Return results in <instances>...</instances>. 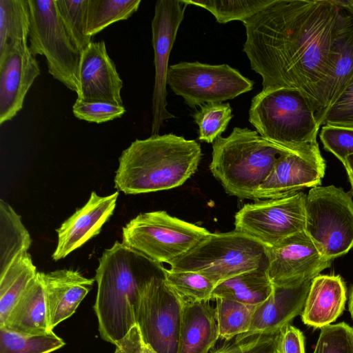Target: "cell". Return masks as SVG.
<instances>
[{"label": "cell", "mask_w": 353, "mask_h": 353, "mask_svg": "<svg viewBox=\"0 0 353 353\" xmlns=\"http://www.w3.org/2000/svg\"><path fill=\"white\" fill-rule=\"evenodd\" d=\"M350 16L334 0H274L243 21V51L263 89L299 90L315 111L319 86L334 66Z\"/></svg>", "instance_id": "6da1fadb"}, {"label": "cell", "mask_w": 353, "mask_h": 353, "mask_svg": "<svg viewBox=\"0 0 353 353\" xmlns=\"http://www.w3.org/2000/svg\"><path fill=\"white\" fill-rule=\"evenodd\" d=\"M162 268L122 242L104 250L96 270L94 305L104 341L116 345L136 325L141 289L152 276L162 273Z\"/></svg>", "instance_id": "7a4b0ae2"}, {"label": "cell", "mask_w": 353, "mask_h": 353, "mask_svg": "<svg viewBox=\"0 0 353 353\" xmlns=\"http://www.w3.org/2000/svg\"><path fill=\"white\" fill-rule=\"evenodd\" d=\"M201 156L196 141L174 134L136 139L119 159L115 188L138 194L181 186L196 172Z\"/></svg>", "instance_id": "3957f363"}, {"label": "cell", "mask_w": 353, "mask_h": 353, "mask_svg": "<svg viewBox=\"0 0 353 353\" xmlns=\"http://www.w3.org/2000/svg\"><path fill=\"white\" fill-rule=\"evenodd\" d=\"M248 119L262 138L277 146L296 152L319 150L314 108L299 90L262 89L252 100Z\"/></svg>", "instance_id": "277c9868"}, {"label": "cell", "mask_w": 353, "mask_h": 353, "mask_svg": "<svg viewBox=\"0 0 353 353\" xmlns=\"http://www.w3.org/2000/svg\"><path fill=\"white\" fill-rule=\"evenodd\" d=\"M288 152L292 151L266 141L256 130L236 127L213 142L209 168L226 193L254 200L279 156Z\"/></svg>", "instance_id": "5b68a950"}, {"label": "cell", "mask_w": 353, "mask_h": 353, "mask_svg": "<svg viewBox=\"0 0 353 353\" xmlns=\"http://www.w3.org/2000/svg\"><path fill=\"white\" fill-rule=\"evenodd\" d=\"M269 248L241 232L210 233L188 253L173 261L170 270L194 272L216 285L244 272L269 265Z\"/></svg>", "instance_id": "8992f818"}, {"label": "cell", "mask_w": 353, "mask_h": 353, "mask_svg": "<svg viewBox=\"0 0 353 353\" xmlns=\"http://www.w3.org/2000/svg\"><path fill=\"white\" fill-rule=\"evenodd\" d=\"M210 232L165 211L140 213L123 228L122 243L150 260L170 265Z\"/></svg>", "instance_id": "52a82bcc"}, {"label": "cell", "mask_w": 353, "mask_h": 353, "mask_svg": "<svg viewBox=\"0 0 353 353\" xmlns=\"http://www.w3.org/2000/svg\"><path fill=\"white\" fill-rule=\"evenodd\" d=\"M304 231L327 260L353 248V200L333 185L316 186L306 195Z\"/></svg>", "instance_id": "ba28073f"}, {"label": "cell", "mask_w": 353, "mask_h": 353, "mask_svg": "<svg viewBox=\"0 0 353 353\" xmlns=\"http://www.w3.org/2000/svg\"><path fill=\"white\" fill-rule=\"evenodd\" d=\"M31 53L43 55L48 72L70 90L80 94L81 52L69 37L57 12L55 0H28Z\"/></svg>", "instance_id": "9c48e42d"}, {"label": "cell", "mask_w": 353, "mask_h": 353, "mask_svg": "<svg viewBox=\"0 0 353 353\" xmlns=\"http://www.w3.org/2000/svg\"><path fill=\"white\" fill-rule=\"evenodd\" d=\"M167 84L191 108L223 103L252 90L254 81L227 64L181 61L169 66Z\"/></svg>", "instance_id": "30bf717a"}, {"label": "cell", "mask_w": 353, "mask_h": 353, "mask_svg": "<svg viewBox=\"0 0 353 353\" xmlns=\"http://www.w3.org/2000/svg\"><path fill=\"white\" fill-rule=\"evenodd\" d=\"M183 300L166 283L163 272L142 286L135 310L144 343L157 353H176Z\"/></svg>", "instance_id": "8fae6325"}, {"label": "cell", "mask_w": 353, "mask_h": 353, "mask_svg": "<svg viewBox=\"0 0 353 353\" xmlns=\"http://www.w3.org/2000/svg\"><path fill=\"white\" fill-rule=\"evenodd\" d=\"M306 194L299 191L286 196L259 200L244 205L235 214V230L268 248L304 231Z\"/></svg>", "instance_id": "7c38bea8"}, {"label": "cell", "mask_w": 353, "mask_h": 353, "mask_svg": "<svg viewBox=\"0 0 353 353\" xmlns=\"http://www.w3.org/2000/svg\"><path fill=\"white\" fill-rule=\"evenodd\" d=\"M188 6L183 0H159L155 3L151 23L155 68L152 135L159 134L164 121L175 117L167 109L168 60Z\"/></svg>", "instance_id": "4fadbf2b"}, {"label": "cell", "mask_w": 353, "mask_h": 353, "mask_svg": "<svg viewBox=\"0 0 353 353\" xmlns=\"http://www.w3.org/2000/svg\"><path fill=\"white\" fill-rule=\"evenodd\" d=\"M267 274L273 285L290 287L312 280L332 261L324 258L305 231L269 248Z\"/></svg>", "instance_id": "5bb4252c"}, {"label": "cell", "mask_w": 353, "mask_h": 353, "mask_svg": "<svg viewBox=\"0 0 353 353\" xmlns=\"http://www.w3.org/2000/svg\"><path fill=\"white\" fill-rule=\"evenodd\" d=\"M325 162L320 150L288 152L277 158L266 179L257 188L254 200L278 199L321 183Z\"/></svg>", "instance_id": "9a60e30c"}, {"label": "cell", "mask_w": 353, "mask_h": 353, "mask_svg": "<svg viewBox=\"0 0 353 353\" xmlns=\"http://www.w3.org/2000/svg\"><path fill=\"white\" fill-rule=\"evenodd\" d=\"M40 68L27 42L16 45L0 60V124L23 108L24 99Z\"/></svg>", "instance_id": "2e32d148"}, {"label": "cell", "mask_w": 353, "mask_h": 353, "mask_svg": "<svg viewBox=\"0 0 353 353\" xmlns=\"http://www.w3.org/2000/svg\"><path fill=\"white\" fill-rule=\"evenodd\" d=\"M118 196L119 191L108 196H99L92 191L87 203L57 229L58 241L52 259L57 261L65 258L99 234L112 215Z\"/></svg>", "instance_id": "e0dca14e"}, {"label": "cell", "mask_w": 353, "mask_h": 353, "mask_svg": "<svg viewBox=\"0 0 353 353\" xmlns=\"http://www.w3.org/2000/svg\"><path fill=\"white\" fill-rule=\"evenodd\" d=\"M79 78L81 90L77 99L123 105V81L103 41L92 42L81 52Z\"/></svg>", "instance_id": "ac0fdd59"}, {"label": "cell", "mask_w": 353, "mask_h": 353, "mask_svg": "<svg viewBox=\"0 0 353 353\" xmlns=\"http://www.w3.org/2000/svg\"><path fill=\"white\" fill-rule=\"evenodd\" d=\"M312 281L290 287L274 285L270 296L256 306L249 330L236 339L278 333L290 324L303 310Z\"/></svg>", "instance_id": "d6986e66"}, {"label": "cell", "mask_w": 353, "mask_h": 353, "mask_svg": "<svg viewBox=\"0 0 353 353\" xmlns=\"http://www.w3.org/2000/svg\"><path fill=\"white\" fill-rule=\"evenodd\" d=\"M43 283L52 330L70 317L92 289L95 281L70 269L39 272Z\"/></svg>", "instance_id": "ffe728a7"}, {"label": "cell", "mask_w": 353, "mask_h": 353, "mask_svg": "<svg viewBox=\"0 0 353 353\" xmlns=\"http://www.w3.org/2000/svg\"><path fill=\"white\" fill-rule=\"evenodd\" d=\"M219 339L215 307L210 301H184L176 353H210Z\"/></svg>", "instance_id": "44dd1931"}, {"label": "cell", "mask_w": 353, "mask_h": 353, "mask_svg": "<svg viewBox=\"0 0 353 353\" xmlns=\"http://www.w3.org/2000/svg\"><path fill=\"white\" fill-rule=\"evenodd\" d=\"M346 300L347 290L341 276L319 274L311 282L301 320L314 328L329 325L343 314Z\"/></svg>", "instance_id": "7402d4cb"}, {"label": "cell", "mask_w": 353, "mask_h": 353, "mask_svg": "<svg viewBox=\"0 0 353 353\" xmlns=\"http://www.w3.org/2000/svg\"><path fill=\"white\" fill-rule=\"evenodd\" d=\"M337 55L330 72L316 92L315 118L321 126L327 110L353 84V16H350L336 41Z\"/></svg>", "instance_id": "603a6c76"}, {"label": "cell", "mask_w": 353, "mask_h": 353, "mask_svg": "<svg viewBox=\"0 0 353 353\" xmlns=\"http://www.w3.org/2000/svg\"><path fill=\"white\" fill-rule=\"evenodd\" d=\"M0 327L29 335L53 332L50 325L45 290L39 272Z\"/></svg>", "instance_id": "cb8c5ba5"}, {"label": "cell", "mask_w": 353, "mask_h": 353, "mask_svg": "<svg viewBox=\"0 0 353 353\" xmlns=\"http://www.w3.org/2000/svg\"><path fill=\"white\" fill-rule=\"evenodd\" d=\"M274 285L266 270L242 272L218 283L212 298H225L251 305H259L272 294Z\"/></svg>", "instance_id": "d4e9b609"}, {"label": "cell", "mask_w": 353, "mask_h": 353, "mask_svg": "<svg viewBox=\"0 0 353 353\" xmlns=\"http://www.w3.org/2000/svg\"><path fill=\"white\" fill-rule=\"evenodd\" d=\"M37 273L31 255L26 252L18 255L0 274V325L5 323L9 313Z\"/></svg>", "instance_id": "484cf974"}, {"label": "cell", "mask_w": 353, "mask_h": 353, "mask_svg": "<svg viewBox=\"0 0 353 353\" xmlns=\"http://www.w3.org/2000/svg\"><path fill=\"white\" fill-rule=\"evenodd\" d=\"M32 239L21 216L3 199L0 200V274L20 254L28 252Z\"/></svg>", "instance_id": "4316f807"}, {"label": "cell", "mask_w": 353, "mask_h": 353, "mask_svg": "<svg viewBox=\"0 0 353 353\" xmlns=\"http://www.w3.org/2000/svg\"><path fill=\"white\" fill-rule=\"evenodd\" d=\"M30 25L28 0H0V60L16 45L27 42Z\"/></svg>", "instance_id": "83f0119b"}, {"label": "cell", "mask_w": 353, "mask_h": 353, "mask_svg": "<svg viewBox=\"0 0 353 353\" xmlns=\"http://www.w3.org/2000/svg\"><path fill=\"white\" fill-rule=\"evenodd\" d=\"M214 300L219 339L230 341L249 330L256 305L221 297Z\"/></svg>", "instance_id": "f1b7e54d"}, {"label": "cell", "mask_w": 353, "mask_h": 353, "mask_svg": "<svg viewBox=\"0 0 353 353\" xmlns=\"http://www.w3.org/2000/svg\"><path fill=\"white\" fill-rule=\"evenodd\" d=\"M141 0H89L87 34L92 37L108 26L130 18Z\"/></svg>", "instance_id": "f546056e"}, {"label": "cell", "mask_w": 353, "mask_h": 353, "mask_svg": "<svg viewBox=\"0 0 353 353\" xmlns=\"http://www.w3.org/2000/svg\"><path fill=\"white\" fill-rule=\"evenodd\" d=\"M183 1L188 6L207 10L218 23L225 24L232 21L243 22L264 10L274 0Z\"/></svg>", "instance_id": "4dcf8cb0"}, {"label": "cell", "mask_w": 353, "mask_h": 353, "mask_svg": "<svg viewBox=\"0 0 353 353\" xmlns=\"http://www.w3.org/2000/svg\"><path fill=\"white\" fill-rule=\"evenodd\" d=\"M164 280L183 301H202L212 299L216 284L201 274L188 271H174L162 268Z\"/></svg>", "instance_id": "1f68e13d"}, {"label": "cell", "mask_w": 353, "mask_h": 353, "mask_svg": "<svg viewBox=\"0 0 353 353\" xmlns=\"http://www.w3.org/2000/svg\"><path fill=\"white\" fill-rule=\"evenodd\" d=\"M65 344L54 332L29 335L0 327V353H50Z\"/></svg>", "instance_id": "d6a6232c"}, {"label": "cell", "mask_w": 353, "mask_h": 353, "mask_svg": "<svg viewBox=\"0 0 353 353\" xmlns=\"http://www.w3.org/2000/svg\"><path fill=\"white\" fill-rule=\"evenodd\" d=\"M58 14L69 37L82 52L91 43L87 34L89 0H55Z\"/></svg>", "instance_id": "836d02e7"}, {"label": "cell", "mask_w": 353, "mask_h": 353, "mask_svg": "<svg viewBox=\"0 0 353 353\" xmlns=\"http://www.w3.org/2000/svg\"><path fill=\"white\" fill-rule=\"evenodd\" d=\"M192 117L199 126V139L213 143L225 132L233 115L228 103H214L201 105Z\"/></svg>", "instance_id": "e575fe53"}, {"label": "cell", "mask_w": 353, "mask_h": 353, "mask_svg": "<svg viewBox=\"0 0 353 353\" xmlns=\"http://www.w3.org/2000/svg\"><path fill=\"white\" fill-rule=\"evenodd\" d=\"M313 353H353V327L341 322L321 328Z\"/></svg>", "instance_id": "d590c367"}, {"label": "cell", "mask_w": 353, "mask_h": 353, "mask_svg": "<svg viewBox=\"0 0 353 353\" xmlns=\"http://www.w3.org/2000/svg\"><path fill=\"white\" fill-rule=\"evenodd\" d=\"M279 333L258 334L233 339L210 353H276Z\"/></svg>", "instance_id": "8d00e7d4"}, {"label": "cell", "mask_w": 353, "mask_h": 353, "mask_svg": "<svg viewBox=\"0 0 353 353\" xmlns=\"http://www.w3.org/2000/svg\"><path fill=\"white\" fill-rule=\"evenodd\" d=\"M72 112L74 117L81 120L101 123L121 118L125 109L123 105L101 101H85L77 98Z\"/></svg>", "instance_id": "74e56055"}, {"label": "cell", "mask_w": 353, "mask_h": 353, "mask_svg": "<svg viewBox=\"0 0 353 353\" xmlns=\"http://www.w3.org/2000/svg\"><path fill=\"white\" fill-rule=\"evenodd\" d=\"M320 138L325 150L332 153L343 165L353 154V128L323 125Z\"/></svg>", "instance_id": "f35d334b"}, {"label": "cell", "mask_w": 353, "mask_h": 353, "mask_svg": "<svg viewBox=\"0 0 353 353\" xmlns=\"http://www.w3.org/2000/svg\"><path fill=\"white\" fill-rule=\"evenodd\" d=\"M322 125L353 128V84L327 110Z\"/></svg>", "instance_id": "ab89813d"}, {"label": "cell", "mask_w": 353, "mask_h": 353, "mask_svg": "<svg viewBox=\"0 0 353 353\" xmlns=\"http://www.w3.org/2000/svg\"><path fill=\"white\" fill-rule=\"evenodd\" d=\"M276 353H305L302 332L291 324L283 327L278 335Z\"/></svg>", "instance_id": "60d3db41"}, {"label": "cell", "mask_w": 353, "mask_h": 353, "mask_svg": "<svg viewBox=\"0 0 353 353\" xmlns=\"http://www.w3.org/2000/svg\"><path fill=\"white\" fill-rule=\"evenodd\" d=\"M115 345L114 353H157L144 343L137 325Z\"/></svg>", "instance_id": "b9f144b4"}, {"label": "cell", "mask_w": 353, "mask_h": 353, "mask_svg": "<svg viewBox=\"0 0 353 353\" xmlns=\"http://www.w3.org/2000/svg\"><path fill=\"white\" fill-rule=\"evenodd\" d=\"M343 165L346 170L349 181L353 192V154H350L346 158L345 163Z\"/></svg>", "instance_id": "7bdbcfd3"}, {"label": "cell", "mask_w": 353, "mask_h": 353, "mask_svg": "<svg viewBox=\"0 0 353 353\" xmlns=\"http://www.w3.org/2000/svg\"><path fill=\"white\" fill-rule=\"evenodd\" d=\"M334 1L337 5H339L340 7L345 9L353 16V0H347V1L334 0Z\"/></svg>", "instance_id": "ee69618b"}, {"label": "cell", "mask_w": 353, "mask_h": 353, "mask_svg": "<svg viewBox=\"0 0 353 353\" xmlns=\"http://www.w3.org/2000/svg\"><path fill=\"white\" fill-rule=\"evenodd\" d=\"M348 306H349V312L350 313L352 319H353V287L352 288V290L350 292Z\"/></svg>", "instance_id": "f6af8a7d"}]
</instances>
